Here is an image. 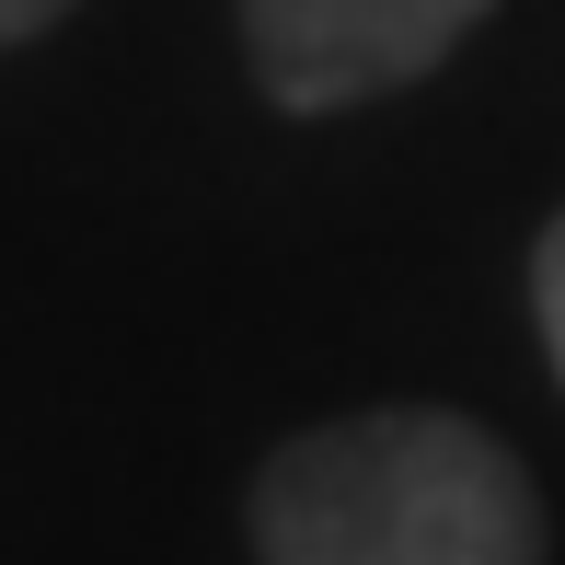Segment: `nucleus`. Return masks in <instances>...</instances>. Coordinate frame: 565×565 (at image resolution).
I'll use <instances>...</instances> for the list:
<instances>
[{"instance_id":"obj_1","label":"nucleus","mask_w":565,"mask_h":565,"mask_svg":"<svg viewBox=\"0 0 565 565\" xmlns=\"http://www.w3.org/2000/svg\"><path fill=\"white\" fill-rule=\"evenodd\" d=\"M254 565H543V484L450 404H370L266 450Z\"/></svg>"},{"instance_id":"obj_2","label":"nucleus","mask_w":565,"mask_h":565,"mask_svg":"<svg viewBox=\"0 0 565 565\" xmlns=\"http://www.w3.org/2000/svg\"><path fill=\"white\" fill-rule=\"evenodd\" d=\"M497 0H243V58L289 116H347L427 82Z\"/></svg>"},{"instance_id":"obj_3","label":"nucleus","mask_w":565,"mask_h":565,"mask_svg":"<svg viewBox=\"0 0 565 565\" xmlns=\"http://www.w3.org/2000/svg\"><path fill=\"white\" fill-rule=\"evenodd\" d=\"M531 312H543V347H554V381H565V209L531 243Z\"/></svg>"},{"instance_id":"obj_4","label":"nucleus","mask_w":565,"mask_h":565,"mask_svg":"<svg viewBox=\"0 0 565 565\" xmlns=\"http://www.w3.org/2000/svg\"><path fill=\"white\" fill-rule=\"evenodd\" d=\"M58 12H82V0H0V46H23V35H46Z\"/></svg>"}]
</instances>
